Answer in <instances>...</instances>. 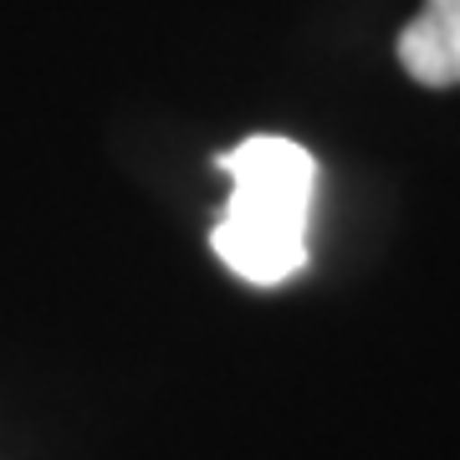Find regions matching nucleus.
<instances>
[{
    "label": "nucleus",
    "mask_w": 460,
    "mask_h": 460,
    "mask_svg": "<svg viewBox=\"0 0 460 460\" xmlns=\"http://www.w3.org/2000/svg\"><path fill=\"white\" fill-rule=\"evenodd\" d=\"M230 174V205L210 230L215 256L251 287H277L307 261V210L317 164L292 138H246L220 154Z\"/></svg>",
    "instance_id": "f257e3e1"
},
{
    "label": "nucleus",
    "mask_w": 460,
    "mask_h": 460,
    "mask_svg": "<svg viewBox=\"0 0 460 460\" xmlns=\"http://www.w3.org/2000/svg\"><path fill=\"white\" fill-rule=\"evenodd\" d=\"M399 66L420 87H460V0H425L399 31Z\"/></svg>",
    "instance_id": "f03ea898"
}]
</instances>
